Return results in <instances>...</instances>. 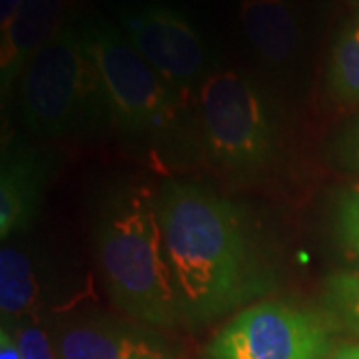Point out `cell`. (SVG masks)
I'll return each instance as SVG.
<instances>
[{"label":"cell","mask_w":359,"mask_h":359,"mask_svg":"<svg viewBox=\"0 0 359 359\" xmlns=\"http://www.w3.org/2000/svg\"><path fill=\"white\" fill-rule=\"evenodd\" d=\"M20 4H22V0H0V28H2V32L11 26Z\"/></svg>","instance_id":"cell-19"},{"label":"cell","mask_w":359,"mask_h":359,"mask_svg":"<svg viewBox=\"0 0 359 359\" xmlns=\"http://www.w3.org/2000/svg\"><path fill=\"white\" fill-rule=\"evenodd\" d=\"M323 359H359V344L332 349Z\"/></svg>","instance_id":"cell-20"},{"label":"cell","mask_w":359,"mask_h":359,"mask_svg":"<svg viewBox=\"0 0 359 359\" xmlns=\"http://www.w3.org/2000/svg\"><path fill=\"white\" fill-rule=\"evenodd\" d=\"M98 256L114 302L150 325H174L180 318L172 268L154 196L134 186L114 196L98 224Z\"/></svg>","instance_id":"cell-2"},{"label":"cell","mask_w":359,"mask_h":359,"mask_svg":"<svg viewBox=\"0 0 359 359\" xmlns=\"http://www.w3.org/2000/svg\"><path fill=\"white\" fill-rule=\"evenodd\" d=\"M58 359H170L168 349L150 335L104 323L68 325L58 335Z\"/></svg>","instance_id":"cell-10"},{"label":"cell","mask_w":359,"mask_h":359,"mask_svg":"<svg viewBox=\"0 0 359 359\" xmlns=\"http://www.w3.org/2000/svg\"><path fill=\"white\" fill-rule=\"evenodd\" d=\"M20 110L26 128L48 138L86 136L112 124L80 28L65 25L28 62L20 76Z\"/></svg>","instance_id":"cell-3"},{"label":"cell","mask_w":359,"mask_h":359,"mask_svg":"<svg viewBox=\"0 0 359 359\" xmlns=\"http://www.w3.org/2000/svg\"><path fill=\"white\" fill-rule=\"evenodd\" d=\"M46 168L30 150H11L0 170V238L6 242L36 218Z\"/></svg>","instance_id":"cell-9"},{"label":"cell","mask_w":359,"mask_h":359,"mask_svg":"<svg viewBox=\"0 0 359 359\" xmlns=\"http://www.w3.org/2000/svg\"><path fill=\"white\" fill-rule=\"evenodd\" d=\"M158 216L182 321L205 323L266 292V273L236 205L172 182Z\"/></svg>","instance_id":"cell-1"},{"label":"cell","mask_w":359,"mask_h":359,"mask_svg":"<svg viewBox=\"0 0 359 359\" xmlns=\"http://www.w3.org/2000/svg\"><path fill=\"white\" fill-rule=\"evenodd\" d=\"M335 230L341 245L355 259L359 268V184L341 194L337 204Z\"/></svg>","instance_id":"cell-15"},{"label":"cell","mask_w":359,"mask_h":359,"mask_svg":"<svg viewBox=\"0 0 359 359\" xmlns=\"http://www.w3.org/2000/svg\"><path fill=\"white\" fill-rule=\"evenodd\" d=\"M200 120L214 164L233 174L257 172L276 152V126L264 96L250 78L214 72L200 86Z\"/></svg>","instance_id":"cell-5"},{"label":"cell","mask_w":359,"mask_h":359,"mask_svg":"<svg viewBox=\"0 0 359 359\" xmlns=\"http://www.w3.org/2000/svg\"><path fill=\"white\" fill-rule=\"evenodd\" d=\"M14 335H16L22 359H56V355H58L52 349V344L46 332L40 327L36 321L20 323L16 327Z\"/></svg>","instance_id":"cell-16"},{"label":"cell","mask_w":359,"mask_h":359,"mask_svg":"<svg viewBox=\"0 0 359 359\" xmlns=\"http://www.w3.org/2000/svg\"><path fill=\"white\" fill-rule=\"evenodd\" d=\"M339 154H341V164L344 166L359 170V124L355 128L349 130V134L341 140Z\"/></svg>","instance_id":"cell-17"},{"label":"cell","mask_w":359,"mask_h":359,"mask_svg":"<svg viewBox=\"0 0 359 359\" xmlns=\"http://www.w3.org/2000/svg\"><path fill=\"white\" fill-rule=\"evenodd\" d=\"M120 30L158 76L182 98L202 78L208 50L198 28L174 6L148 2L118 14Z\"/></svg>","instance_id":"cell-7"},{"label":"cell","mask_w":359,"mask_h":359,"mask_svg":"<svg viewBox=\"0 0 359 359\" xmlns=\"http://www.w3.org/2000/svg\"><path fill=\"white\" fill-rule=\"evenodd\" d=\"M321 306L332 325L359 335V268L330 276L323 283Z\"/></svg>","instance_id":"cell-14"},{"label":"cell","mask_w":359,"mask_h":359,"mask_svg":"<svg viewBox=\"0 0 359 359\" xmlns=\"http://www.w3.org/2000/svg\"><path fill=\"white\" fill-rule=\"evenodd\" d=\"M240 20L250 46L271 66L292 62L302 46V30L287 0H242Z\"/></svg>","instance_id":"cell-11"},{"label":"cell","mask_w":359,"mask_h":359,"mask_svg":"<svg viewBox=\"0 0 359 359\" xmlns=\"http://www.w3.org/2000/svg\"><path fill=\"white\" fill-rule=\"evenodd\" d=\"M330 351L327 318L278 302L242 309L205 349L210 359H323Z\"/></svg>","instance_id":"cell-6"},{"label":"cell","mask_w":359,"mask_h":359,"mask_svg":"<svg viewBox=\"0 0 359 359\" xmlns=\"http://www.w3.org/2000/svg\"><path fill=\"white\" fill-rule=\"evenodd\" d=\"M327 86L337 100L359 102V18L335 40L327 65Z\"/></svg>","instance_id":"cell-13"},{"label":"cell","mask_w":359,"mask_h":359,"mask_svg":"<svg viewBox=\"0 0 359 359\" xmlns=\"http://www.w3.org/2000/svg\"><path fill=\"white\" fill-rule=\"evenodd\" d=\"M39 283L32 264L25 252L14 245L0 250V311L2 325L8 320H20L36 306Z\"/></svg>","instance_id":"cell-12"},{"label":"cell","mask_w":359,"mask_h":359,"mask_svg":"<svg viewBox=\"0 0 359 359\" xmlns=\"http://www.w3.org/2000/svg\"><path fill=\"white\" fill-rule=\"evenodd\" d=\"M80 30L102 80L116 130L136 142L168 140L178 126V94L142 58L120 28L94 22Z\"/></svg>","instance_id":"cell-4"},{"label":"cell","mask_w":359,"mask_h":359,"mask_svg":"<svg viewBox=\"0 0 359 359\" xmlns=\"http://www.w3.org/2000/svg\"><path fill=\"white\" fill-rule=\"evenodd\" d=\"M0 359H22L16 335L6 325H2L0 332Z\"/></svg>","instance_id":"cell-18"},{"label":"cell","mask_w":359,"mask_h":359,"mask_svg":"<svg viewBox=\"0 0 359 359\" xmlns=\"http://www.w3.org/2000/svg\"><path fill=\"white\" fill-rule=\"evenodd\" d=\"M66 0H22L0 44V86L2 98L13 92L28 62L62 28Z\"/></svg>","instance_id":"cell-8"}]
</instances>
